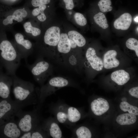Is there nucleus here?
Segmentation results:
<instances>
[{
  "instance_id": "nucleus-1",
  "label": "nucleus",
  "mask_w": 138,
  "mask_h": 138,
  "mask_svg": "<svg viewBox=\"0 0 138 138\" xmlns=\"http://www.w3.org/2000/svg\"><path fill=\"white\" fill-rule=\"evenodd\" d=\"M21 57L17 50L9 41L2 40L0 43V63L5 69L6 74L13 76L20 63Z\"/></svg>"
},
{
  "instance_id": "nucleus-2",
  "label": "nucleus",
  "mask_w": 138,
  "mask_h": 138,
  "mask_svg": "<svg viewBox=\"0 0 138 138\" xmlns=\"http://www.w3.org/2000/svg\"><path fill=\"white\" fill-rule=\"evenodd\" d=\"M12 76L15 100L25 107L36 103L37 98L34 84L20 79L16 75Z\"/></svg>"
},
{
  "instance_id": "nucleus-3",
  "label": "nucleus",
  "mask_w": 138,
  "mask_h": 138,
  "mask_svg": "<svg viewBox=\"0 0 138 138\" xmlns=\"http://www.w3.org/2000/svg\"><path fill=\"white\" fill-rule=\"evenodd\" d=\"M62 26V24L55 23L47 30L43 39L44 44L45 47L40 51V55L49 57L51 50L56 48L60 39Z\"/></svg>"
},
{
  "instance_id": "nucleus-4",
  "label": "nucleus",
  "mask_w": 138,
  "mask_h": 138,
  "mask_svg": "<svg viewBox=\"0 0 138 138\" xmlns=\"http://www.w3.org/2000/svg\"><path fill=\"white\" fill-rule=\"evenodd\" d=\"M25 107L16 100L11 98L0 101V125L14 120L18 112Z\"/></svg>"
},
{
  "instance_id": "nucleus-5",
  "label": "nucleus",
  "mask_w": 138,
  "mask_h": 138,
  "mask_svg": "<svg viewBox=\"0 0 138 138\" xmlns=\"http://www.w3.org/2000/svg\"><path fill=\"white\" fill-rule=\"evenodd\" d=\"M16 116L18 117V126L24 133L38 127L39 118L37 109L28 111H23L22 109L19 111Z\"/></svg>"
},
{
  "instance_id": "nucleus-6",
  "label": "nucleus",
  "mask_w": 138,
  "mask_h": 138,
  "mask_svg": "<svg viewBox=\"0 0 138 138\" xmlns=\"http://www.w3.org/2000/svg\"><path fill=\"white\" fill-rule=\"evenodd\" d=\"M26 65L35 80L40 84L43 82L49 74L50 68V64L43 60L38 59L31 65L26 62Z\"/></svg>"
},
{
  "instance_id": "nucleus-7",
  "label": "nucleus",
  "mask_w": 138,
  "mask_h": 138,
  "mask_svg": "<svg viewBox=\"0 0 138 138\" xmlns=\"http://www.w3.org/2000/svg\"><path fill=\"white\" fill-rule=\"evenodd\" d=\"M23 133L14 120L0 125V138H20Z\"/></svg>"
},
{
  "instance_id": "nucleus-8",
  "label": "nucleus",
  "mask_w": 138,
  "mask_h": 138,
  "mask_svg": "<svg viewBox=\"0 0 138 138\" xmlns=\"http://www.w3.org/2000/svg\"><path fill=\"white\" fill-rule=\"evenodd\" d=\"M2 67L0 63V97L6 99L10 98V88L13 84V79L12 76L3 72Z\"/></svg>"
},
{
  "instance_id": "nucleus-9",
  "label": "nucleus",
  "mask_w": 138,
  "mask_h": 138,
  "mask_svg": "<svg viewBox=\"0 0 138 138\" xmlns=\"http://www.w3.org/2000/svg\"><path fill=\"white\" fill-rule=\"evenodd\" d=\"M15 38L17 44L20 47L18 50L21 59L26 60L32 53V45L29 40L25 39L21 34L18 33L15 34Z\"/></svg>"
},
{
  "instance_id": "nucleus-10",
  "label": "nucleus",
  "mask_w": 138,
  "mask_h": 138,
  "mask_svg": "<svg viewBox=\"0 0 138 138\" xmlns=\"http://www.w3.org/2000/svg\"><path fill=\"white\" fill-rule=\"evenodd\" d=\"M67 113L59 111L57 114V120L60 123L65 122L67 120L72 123H75L79 121L81 118V114L76 108L71 107L67 110Z\"/></svg>"
},
{
  "instance_id": "nucleus-11",
  "label": "nucleus",
  "mask_w": 138,
  "mask_h": 138,
  "mask_svg": "<svg viewBox=\"0 0 138 138\" xmlns=\"http://www.w3.org/2000/svg\"><path fill=\"white\" fill-rule=\"evenodd\" d=\"M86 57L92 68L97 71H101L103 67L101 59L97 55L94 48L89 47L87 49Z\"/></svg>"
},
{
  "instance_id": "nucleus-12",
  "label": "nucleus",
  "mask_w": 138,
  "mask_h": 138,
  "mask_svg": "<svg viewBox=\"0 0 138 138\" xmlns=\"http://www.w3.org/2000/svg\"><path fill=\"white\" fill-rule=\"evenodd\" d=\"M62 24L69 39L74 41L78 48L83 47L85 45L86 39L81 33L66 24L64 23Z\"/></svg>"
},
{
  "instance_id": "nucleus-13",
  "label": "nucleus",
  "mask_w": 138,
  "mask_h": 138,
  "mask_svg": "<svg viewBox=\"0 0 138 138\" xmlns=\"http://www.w3.org/2000/svg\"><path fill=\"white\" fill-rule=\"evenodd\" d=\"M132 17L130 13L125 12L116 19L113 22V26L116 29L125 31L130 27L132 21Z\"/></svg>"
},
{
  "instance_id": "nucleus-14",
  "label": "nucleus",
  "mask_w": 138,
  "mask_h": 138,
  "mask_svg": "<svg viewBox=\"0 0 138 138\" xmlns=\"http://www.w3.org/2000/svg\"><path fill=\"white\" fill-rule=\"evenodd\" d=\"M117 55V52L114 50H110L106 52L103 57V67L109 69L118 67L120 62L116 58Z\"/></svg>"
},
{
  "instance_id": "nucleus-15",
  "label": "nucleus",
  "mask_w": 138,
  "mask_h": 138,
  "mask_svg": "<svg viewBox=\"0 0 138 138\" xmlns=\"http://www.w3.org/2000/svg\"><path fill=\"white\" fill-rule=\"evenodd\" d=\"M91 108L92 111L95 115L100 116L109 110V106L106 100L102 98H99L91 102Z\"/></svg>"
},
{
  "instance_id": "nucleus-16",
  "label": "nucleus",
  "mask_w": 138,
  "mask_h": 138,
  "mask_svg": "<svg viewBox=\"0 0 138 138\" xmlns=\"http://www.w3.org/2000/svg\"><path fill=\"white\" fill-rule=\"evenodd\" d=\"M56 49L59 52L64 54L68 53L71 50L69 39L63 27V24L61 29L60 38Z\"/></svg>"
},
{
  "instance_id": "nucleus-17",
  "label": "nucleus",
  "mask_w": 138,
  "mask_h": 138,
  "mask_svg": "<svg viewBox=\"0 0 138 138\" xmlns=\"http://www.w3.org/2000/svg\"><path fill=\"white\" fill-rule=\"evenodd\" d=\"M67 15L69 20L75 25L79 27H83L87 24V19L82 14L75 12L73 10H66Z\"/></svg>"
},
{
  "instance_id": "nucleus-18",
  "label": "nucleus",
  "mask_w": 138,
  "mask_h": 138,
  "mask_svg": "<svg viewBox=\"0 0 138 138\" xmlns=\"http://www.w3.org/2000/svg\"><path fill=\"white\" fill-rule=\"evenodd\" d=\"M110 77L112 81L119 85H122L126 84L130 79L129 73L122 69L113 72Z\"/></svg>"
},
{
  "instance_id": "nucleus-19",
  "label": "nucleus",
  "mask_w": 138,
  "mask_h": 138,
  "mask_svg": "<svg viewBox=\"0 0 138 138\" xmlns=\"http://www.w3.org/2000/svg\"><path fill=\"white\" fill-rule=\"evenodd\" d=\"M42 129L47 131L50 136L53 138H60L62 136L61 131L58 124L55 122L49 124L45 122Z\"/></svg>"
},
{
  "instance_id": "nucleus-20",
  "label": "nucleus",
  "mask_w": 138,
  "mask_h": 138,
  "mask_svg": "<svg viewBox=\"0 0 138 138\" xmlns=\"http://www.w3.org/2000/svg\"><path fill=\"white\" fill-rule=\"evenodd\" d=\"M93 19L94 23L101 29L106 30L108 28L107 19L104 13L100 12L95 13L93 16Z\"/></svg>"
},
{
  "instance_id": "nucleus-21",
  "label": "nucleus",
  "mask_w": 138,
  "mask_h": 138,
  "mask_svg": "<svg viewBox=\"0 0 138 138\" xmlns=\"http://www.w3.org/2000/svg\"><path fill=\"white\" fill-rule=\"evenodd\" d=\"M136 119L135 116L127 113L119 115L116 119V121L121 125H130L135 123Z\"/></svg>"
},
{
  "instance_id": "nucleus-22",
  "label": "nucleus",
  "mask_w": 138,
  "mask_h": 138,
  "mask_svg": "<svg viewBox=\"0 0 138 138\" xmlns=\"http://www.w3.org/2000/svg\"><path fill=\"white\" fill-rule=\"evenodd\" d=\"M68 84L67 80L63 77H54L51 78L44 87H63L67 86Z\"/></svg>"
},
{
  "instance_id": "nucleus-23",
  "label": "nucleus",
  "mask_w": 138,
  "mask_h": 138,
  "mask_svg": "<svg viewBox=\"0 0 138 138\" xmlns=\"http://www.w3.org/2000/svg\"><path fill=\"white\" fill-rule=\"evenodd\" d=\"M39 126L30 131L23 133L20 138H42L45 135Z\"/></svg>"
},
{
  "instance_id": "nucleus-24",
  "label": "nucleus",
  "mask_w": 138,
  "mask_h": 138,
  "mask_svg": "<svg viewBox=\"0 0 138 138\" xmlns=\"http://www.w3.org/2000/svg\"><path fill=\"white\" fill-rule=\"evenodd\" d=\"M121 109L124 112L128 111L129 113L137 116L138 108L137 107L132 105L126 101H122L120 105Z\"/></svg>"
},
{
  "instance_id": "nucleus-25",
  "label": "nucleus",
  "mask_w": 138,
  "mask_h": 138,
  "mask_svg": "<svg viewBox=\"0 0 138 138\" xmlns=\"http://www.w3.org/2000/svg\"><path fill=\"white\" fill-rule=\"evenodd\" d=\"M61 5L65 10H73L79 6L80 0H60Z\"/></svg>"
},
{
  "instance_id": "nucleus-26",
  "label": "nucleus",
  "mask_w": 138,
  "mask_h": 138,
  "mask_svg": "<svg viewBox=\"0 0 138 138\" xmlns=\"http://www.w3.org/2000/svg\"><path fill=\"white\" fill-rule=\"evenodd\" d=\"M111 0H100L98 5L100 12L103 13L111 11L113 9Z\"/></svg>"
},
{
  "instance_id": "nucleus-27",
  "label": "nucleus",
  "mask_w": 138,
  "mask_h": 138,
  "mask_svg": "<svg viewBox=\"0 0 138 138\" xmlns=\"http://www.w3.org/2000/svg\"><path fill=\"white\" fill-rule=\"evenodd\" d=\"M126 47L129 50L134 51L136 56L138 57V40L133 38L128 39L125 42Z\"/></svg>"
},
{
  "instance_id": "nucleus-28",
  "label": "nucleus",
  "mask_w": 138,
  "mask_h": 138,
  "mask_svg": "<svg viewBox=\"0 0 138 138\" xmlns=\"http://www.w3.org/2000/svg\"><path fill=\"white\" fill-rule=\"evenodd\" d=\"M76 133L78 138H90L92 136L90 130L84 126H82L78 128Z\"/></svg>"
},
{
  "instance_id": "nucleus-29",
  "label": "nucleus",
  "mask_w": 138,
  "mask_h": 138,
  "mask_svg": "<svg viewBox=\"0 0 138 138\" xmlns=\"http://www.w3.org/2000/svg\"><path fill=\"white\" fill-rule=\"evenodd\" d=\"M23 26L26 32L31 33L33 36L36 37L41 34V30L38 28L32 26L29 22L25 23Z\"/></svg>"
},
{
  "instance_id": "nucleus-30",
  "label": "nucleus",
  "mask_w": 138,
  "mask_h": 138,
  "mask_svg": "<svg viewBox=\"0 0 138 138\" xmlns=\"http://www.w3.org/2000/svg\"><path fill=\"white\" fill-rule=\"evenodd\" d=\"M27 15L26 10L24 9H20L14 11L12 16L13 19L20 22L23 21L22 18L25 17Z\"/></svg>"
},
{
  "instance_id": "nucleus-31",
  "label": "nucleus",
  "mask_w": 138,
  "mask_h": 138,
  "mask_svg": "<svg viewBox=\"0 0 138 138\" xmlns=\"http://www.w3.org/2000/svg\"><path fill=\"white\" fill-rule=\"evenodd\" d=\"M55 0H32L31 4L34 7H38L43 5H55Z\"/></svg>"
},
{
  "instance_id": "nucleus-32",
  "label": "nucleus",
  "mask_w": 138,
  "mask_h": 138,
  "mask_svg": "<svg viewBox=\"0 0 138 138\" xmlns=\"http://www.w3.org/2000/svg\"><path fill=\"white\" fill-rule=\"evenodd\" d=\"M47 5H43L33 9L32 12V15L34 16H37L42 12H44L47 8Z\"/></svg>"
},
{
  "instance_id": "nucleus-33",
  "label": "nucleus",
  "mask_w": 138,
  "mask_h": 138,
  "mask_svg": "<svg viewBox=\"0 0 138 138\" xmlns=\"http://www.w3.org/2000/svg\"><path fill=\"white\" fill-rule=\"evenodd\" d=\"M129 94L132 96L138 98V87H133L129 91Z\"/></svg>"
},
{
  "instance_id": "nucleus-34",
  "label": "nucleus",
  "mask_w": 138,
  "mask_h": 138,
  "mask_svg": "<svg viewBox=\"0 0 138 138\" xmlns=\"http://www.w3.org/2000/svg\"><path fill=\"white\" fill-rule=\"evenodd\" d=\"M38 20L41 22L45 21L47 19V17L44 12L41 13L37 16Z\"/></svg>"
},
{
  "instance_id": "nucleus-35",
  "label": "nucleus",
  "mask_w": 138,
  "mask_h": 138,
  "mask_svg": "<svg viewBox=\"0 0 138 138\" xmlns=\"http://www.w3.org/2000/svg\"><path fill=\"white\" fill-rule=\"evenodd\" d=\"M12 19L13 20L12 15L8 16L6 19L3 20V24L5 25H8L9 24L10 21Z\"/></svg>"
},
{
  "instance_id": "nucleus-36",
  "label": "nucleus",
  "mask_w": 138,
  "mask_h": 138,
  "mask_svg": "<svg viewBox=\"0 0 138 138\" xmlns=\"http://www.w3.org/2000/svg\"><path fill=\"white\" fill-rule=\"evenodd\" d=\"M134 21L138 23V16H136L134 18Z\"/></svg>"
},
{
  "instance_id": "nucleus-37",
  "label": "nucleus",
  "mask_w": 138,
  "mask_h": 138,
  "mask_svg": "<svg viewBox=\"0 0 138 138\" xmlns=\"http://www.w3.org/2000/svg\"><path fill=\"white\" fill-rule=\"evenodd\" d=\"M122 101H125V100L126 101V99L125 98H123L122 99Z\"/></svg>"
},
{
  "instance_id": "nucleus-38",
  "label": "nucleus",
  "mask_w": 138,
  "mask_h": 138,
  "mask_svg": "<svg viewBox=\"0 0 138 138\" xmlns=\"http://www.w3.org/2000/svg\"><path fill=\"white\" fill-rule=\"evenodd\" d=\"M2 98H0V101L1 100Z\"/></svg>"
},
{
  "instance_id": "nucleus-39",
  "label": "nucleus",
  "mask_w": 138,
  "mask_h": 138,
  "mask_svg": "<svg viewBox=\"0 0 138 138\" xmlns=\"http://www.w3.org/2000/svg\"><path fill=\"white\" fill-rule=\"evenodd\" d=\"M138 138V136H137L136 138Z\"/></svg>"
}]
</instances>
